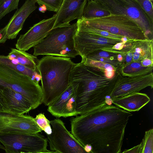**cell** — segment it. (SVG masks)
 I'll list each match as a JSON object with an SVG mask.
<instances>
[{
  "instance_id": "9a60e30c",
  "label": "cell",
  "mask_w": 153,
  "mask_h": 153,
  "mask_svg": "<svg viewBox=\"0 0 153 153\" xmlns=\"http://www.w3.org/2000/svg\"><path fill=\"white\" fill-rule=\"evenodd\" d=\"M87 0H63L56 14V18L53 29L71 25L70 22L75 19L83 18V12Z\"/></svg>"
},
{
  "instance_id": "83f0119b",
  "label": "cell",
  "mask_w": 153,
  "mask_h": 153,
  "mask_svg": "<svg viewBox=\"0 0 153 153\" xmlns=\"http://www.w3.org/2000/svg\"><path fill=\"white\" fill-rule=\"evenodd\" d=\"M63 0H36L39 6L44 5L47 10L57 12L60 8Z\"/></svg>"
},
{
  "instance_id": "8d00e7d4",
  "label": "cell",
  "mask_w": 153,
  "mask_h": 153,
  "mask_svg": "<svg viewBox=\"0 0 153 153\" xmlns=\"http://www.w3.org/2000/svg\"><path fill=\"white\" fill-rule=\"evenodd\" d=\"M126 37H124L122 39V42H123V43L126 42L128 40Z\"/></svg>"
},
{
  "instance_id": "836d02e7",
  "label": "cell",
  "mask_w": 153,
  "mask_h": 153,
  "mask_svg": "<svg viewBox=\"0 0 153 153\" xmlns=\"http://www.w3.org/2000/svg\"><path fill=\"white\" fill-rule=\"evenodd\" d=\"M39 11L42 13H44L47 10L46 7L44 5L40 6L39 8Z\"/></svg>"
},
{
  "instance_id": "f35d334b",
  "label": "cell",
  "mask_w": 153,
  "mask_h": 153,
  "mask_svg": "<svg viewBox=\"0 0 153 153\" xmlns=\"http://www.w3.org/2000/svg\"><path fill=\"white\" fill-rule=\"evenodd\" d=\"M21 153H32L31 152H27V153H25V152H21Z\"/></svg>"
},
{
  "instance_id": "e575fe53",
  "label": "cell",
  "mask_w": 153,
  "mask_h": 153,
  "mask_svg": "<svg viewBox=\"0 0 153 153\" xmlns=\"http://www.w3.org/2000/svg\"><path fill=\"white\" fill-rule=\"evenodd\" d=\"M117 59L120 62L122 63L123 61V57L120 54H118L117 55Z\"/></svg>"
},
{
  "instance_id": "d590c367",
  "label": "cell",
  "mask_w": 153,
  "mask_h": 153,
  "mask_svg": "<svg viewBox=\"0 0 153 153\" xmlns=\"http://www.w3.org/2000/svg\"><path fill=\"white\" fill-rule=\"evenodd\" d=\"M36 153H59L56 151H53L48 150L47 151L44 152H39Z\"/></svg>"
},
{
  "instance_id": "4316f807",
  "label": "cell",
  "mask_w": 153,
  "mask_h": 153,
  "mask_svg": "<svg viewBox=\"0 0 153 153\" xmlns=\"http://www.w3.org/2000/svg\"><path fill=\"white\" fill-rule=\"evenodd\" d=\"M36 123L46 134L51 135L52 133L50 121L45 117L43 113H40L36 115L34 118Z\"/></svg>"
},
{
  "instance_id": "f546056e",
  "label": "cell",
  "mask_w": 153,
  "mask_h": 153,
  "mask_svg": "<svg viewBox=\"0 0 153 153\" xmlns=\"http://www.w3.org/2000/svg\"><path fill=\"white\" fill-rule=\"evenodd\" d=\"M140 146L139 144L131 149H125L123 152L120 153H139Z\"/></svg>"
},
{
  "instance_id": "ffe728a7",
  "label": "cell",
  "mask_w": 153,
  "mask_h": 153,
  "mask_svg": "<svg viewBox=\"0 0 153 153\" xmlns=\"http://www.w3.org/2000/svg\"><path fill=\"white\" fill-rule=\"evenodd\" d=\"M118 54L114 52L100 50L90 53L83 58L109 64L116 70L120 71L122 64L118 60Z\"/></svg>"
},
{
  "instance_id": "484cf974",
  "label": "cell",
  "mask_w": 153,
  "mask_h": 153,
  "mask_svg": "<svg viewBox=\"0 0 153 153\" xmlns=\"http://www.w3.org/2000/svg\"><path fill=\"white\" fill-rule=\"evenodd\" d=\"M19 0H0V20L11 11L18 9Z\"/></svg>"
},
{
  "instance_id": "44dd1931",
  "label": "cell",
  "mask_w": 153,
  "mask_h": 153,
  "mask_svg": "<svg viewBox=\"0 0 153 153\" xmlns=\"http://www.w3.org/2000/svg\"><path fill=\"white\" fill-rule=\"evenodd\" d=\"M0 63L28 76L32 80L38 83L41 80V77L39 73L30 68L10 59L7 56L0 55Z\"/></svg>"
},
{
  "instance_id": "4dcf8cb0",
  "label": "cell",
  "mask_w": 153,
  "mask_h": 153,
  "mask_svg": "<svg viewBox=\"0 0 153 153\" xmlns=\"http://www.w3.org/2000/svg\"><path fill=\"white\" fill-rule=\"evenodd\" d=\"M8 112L7 107L4 100L0 95V112Z\"/></svg>"
},
{
  "instance_id": "4fadbf2b",
  "label": "cell",
  "mask_w": 153,
  "mask_h": 153,
  "mask_svg": "<svg viewBox=\"0 0 153 153\" xmlns=\"http://www.w3.org/2000/svg\"><path fill=\"white\" fill-rule=\"evenodd\" d=\"M36 0H27L17 9L7 24L0 30V43L16 38L30 15L37 8Z\"/></svg>"
},
{
  "instance_id": "d4e9b609",
  "label": "cell",
  "mask_w": 153,
  "mask_h": 153,
  "mask_svg": "<svg viewBox=\"0 0 153 153\" xmlns=\"http://www.w3.org/2000/svg\"><path fill=\"white\" fill-rule=\"evenodd\" d=\"M139 153H153V129L146 131L140 144Z\"/></svg>"
},
{
  "instance_id": "5bb4252c",
  "label": "cell",
  "mask_w": 153,
  "mask_h": 153,
  "mask_svg": "<svg viewBox=\"0 0 153 153\" xmlns=\"http://www.w3.org/2000/svg\"><path fill=\"white\" fill-rule=\"evenodd\" d=\"M148 87H153L152 72L135 77L123 76L117 83L110 95L111 101L116 98L139 92Z\"/></svg>"
},
{
  "instance_id": "e0dca14e",
  "label": "cell",
  "mask_w": 153,
  "mask_h": 153,
  "mask_svg": "<svg viewBox=\"0 0 153 153\" xmlns=\"http://www.w3.org/2000/svg\"><path fill=\"white\" fill-rule=\"evenodd\" d=\"M0 95L8 112L24 114L33 109L31 103L23 95L10 88L0 86Z\"/></svg>"
},
{
  "instance_id": "5b68a950",
  "label": "cell",
  "mask_w": 153,
  "mask_h": 153,
  "mask_svg": "<svg viewBox=\"0 0 153 153\" xmlns=\"http://www.w3.org/2000/svg\"><path fill=\"white\" fill-rule=\"evenodd\" d=\"M0 86L10 88L23 95L33 109L43 103L42 93L39 83L28 76L0 63Z\"/></svg>"
},
{
  "instance_id": "6da1fadb",
  "label": "cell",
  "mask_w": 153,
  "mask_h": 153,
  "mask_svg": "<svg viewBox=\"0 0 153 153\" xmlns=\"http://www.w3.org/2000/svg\"><path fill=\"white\" fill-rule=\"evenodd\" d=\"M71 119V133L91 153H120L131 113L108 104Z\"/></svg>"
},
{
  "instance_id": "3957f363",
  "label": "cell",
  "mask_w": 153,
  "mask_h": 153,
  "mask_svg": "<svg viewBox=\"0 0 153 153\" xmlns=\"http://www.w3.org/2000/svg\"><path fill=\"white\" fill-rule=\"evenodd\" d=\"M76 64L68 57L46 56L39 59L37 68L41 77L44 105L48 106L69 87Z\"/></svg>"
},
{
  "instance_id": "9c48e42d",
  "label": "cell",
  "mask_w": 153,
  "mask_h": 153,
  "mask_svg": "<svg viewBox=\"0 0 153 153\" xmlns=\"http://www.w3.org/2000/svg\"><path fill=\"white\" fill-rule=\"evenodd\" d=\"M52 130L46 134L50 149L59 153H91L67 130L59 119L50 121Z\"/></svg>"
},
{
  "instance_id": "603a6c76",
  "label": "cell",
  "mask_w": 153,
  "mask_h": 153,
  "mask_svg": "<svg viewBox=\"0 0 153 153\" xmlns=\"http://www.w3.org/2000/svg\"><path fill=\"white\" fill-rule=\"evenodd\" d=\"M110 13L104 9L97 0H87L83 12V18L90 19L109 16Z\"/></svg>"
},
{
  "instance_id": "2e32d148",
  "label": "cell",
  "mask_w": 153,
  "mask_h": 153,
  "mask_svg": "<svg viewBox=\"0 0 153 153\" xmlns=\"http://www.w3.org/2000/svg\"><path fill=\"white\" fill-rule=\"evenodd\" d=\"M47 110L57 118L78 115L76 110L75 90L74 86L71 84L59 98L48 106Z\"/></svg>"
},
{
  "instance_id": "1f68e13d",
  "label": "cell",
  "mask_w": 153,
  "mask_h": 153,
  "mask_svg": "<svg viewBox=\"0 0 153 153\" xmlns=\"http://www.w3.org/2000/svg\"><path fill=\"white\" fill-rule=\"evenodd\" d=\"M141 62L142 65L144 67H149L153 66V60L148 58H146L143 59L141 61Z\"/></svg>"
},
{
  "instance_id": "cb8c5ba5",
  "label": "cell",
  "mask_w": 153,
  "mask_h": 153,
  "mask_svg": "<svg viewBox=\"0 0 153 153\" xmlns=\"http://www.w3.org/2000/svg\"><path fill=\"white\" fill-rule=\"evenodd\" d=\"M76 23L77 27V30L80 32L95 34L104 37L121 41L122 39L124 37L91 27L81 22L79 20H77Z\"/></svg>"
},
{
  "instance_id": "8992f818",
  "label": "cell",
  "mask_w": 153,
  "mask_h": 153,
  "mask_svg": "<svg viewBox=\"0 0 153 153\" xmlns=\"http://www.w3.org/2000/svg\"><path fill=\"white\" fill-rule=\"evenodd\" d=\"M91 27L133 40L149 39L134 21L123 15L110 14L104 17L78 20Z\"/></svg>"
},
{
  "instance_id": "74e56055",
  "label": "cell",
  "mask_w": 153,
  "mask_h": 153,
  "mask_svg": "<svg viewBox=\"0 0 153 153\" xmlns=\"http://www.w3.org/2000/svg\"><path fill=\"white\" fill-rule=\"evenodd\" d=\"M0 149L5 150V148L4 146L2 145L0 142Z\"/></svg>"
},
{
  "instance_id": "277c9868",
  "label": "cell",
  "mask_w": 153,
  "mask_h": 153,
  "mask_svg": "<svg viewBox=\"0 0 153 153\" xmlns=\"http://www.w3.org/2000/svg\"><path fill=\"white\" fill-rule=\"evenodd\" d=\"M76 23L52 29L42 41L33 47V55H45L74 58L79 55L75 47Z\"/></svg>"
},
{
  "instance_id": "7c38bea8",
  "label": "cell",
  "mask_w": 153,
  "mask_h": 153,
  "mask_svg": "<svg viewBox=\"0 0 153 153\" xmlns=\"http://www.w3.org/2000/svg\"><path fill=\"white\" fill-rule=\"evenodd\" d=\"M76 49L82 58L95 51L110 48L121 41L77 30L74 37Z\"/></svg>"
},
{
  "instance_id": "7a4b0ae2",
  "label": "cell",
  "mask_w": 153,
  "mask_h": 153,
  "mask_svg": "<svg viewBox=\"0 0 153 153\" xmlns=\"http://www.w3.org/2000/svg\"><path fill=\"white\" fill-rule=\"evenodd\" d=\"M123 77L119 71L108 72L82 62L76 63L71 74L70 84L75 88L76 110L78 115L107 104V97Z\"/></svg>"
},
{
  "instance_id": "f1b7e54d",
  "label": "cell",
  "mask_w": 153,
  "mask_h": 153,
  "mask_svg": "<svg viewBox=\"0 0 153 153\" xmlns=\"http://www.w3.org/2000/svg\"><path fill=\"white\" fill-rule=\"evenodd\" d=\"M137 1L153 23V9L152 1L137 0Z\"/></svg>"
},
{
  "instance_id": "ba28073f",
  "label": "cell",
  "mask_w": 153,
  "mask_h": 153,
  "mask_svg": "<svg viewBox=\"0 0 153 153\" xmlns=\"http://www.w3.org/2000/svg\"><path fill=\"white\" fill-rule=\"evenodd\" d=\"M47 138L39 133H0V142L5 148V153L31 152L47 151Z\"/></svg>"
},
{
  "instance_id": "ac0fdd59",
  "label": "cell",
  "mask_w": 153,
  "mask_h": 153,
  "mask_svg": "<svg viewBox=\"0 0 153 153\" xmlns=\"http://www.w3.org/2000/svg\"><path fill=\"white\" fill-rule=\"evenodd\" d=\"M150 100L146 94L137 92L115 98L111 101L117 107L130 112L139 111Z\"/></svg>"
},
{
  "instance_id": "30bf717a",
  "label": "cell",
  "mask_w": 153,
  "mask_h": 153,
  "mask_svg": "<svg viewBox=\"0 0 153 153\" xmlns=\"http://www.w3.org/2000/svg\"><path fill=\"white\" fill-rule=\"evenodd\" d=\"M42 131L31 116L8 112H0V133L34 134Z\"/></svg>"
},
{
  "instance_id": "d6986e66",
  "label": "cell",
  "mask_w": 153,
  "mask_h": 153,
  "mask_svg": "<svg viewBox=\"0 0 153 153\" xmlns=\"http://www.w3.org/2000/svg\"><path fill=\"white\" fill-rule=\"evenodd\" d=\"M11 50L7 56L10 59L30 68L39 73L37 68V65L39 59L36 57L26 51L19 50L16 49L11 48Z\"/></svg>"
},
{
  "instance_id": "7402d4cb",
  "label": "cell",
  "mask_w": 153,
  "mask_h": 153,
  "mask_svg": "<svg viewBox=\"0 0 153 153\" xmlns=\"http://www.w3.org/2000/svg\"><path fill=\"white\" fill-rule=\"evenodd\" d=\"M153 66H143L140 62L132 61L122 66L120 71L124 77H135L145 75L152 72Z\"/></svg>"
},
{
  "instance_id": "52a82bcc",
  "label": "cell",
  "mask_w": 153,
  "mask_h": 153,
  "mask_svg": "<svg viewBox=\"0 0 153 153\" xmlns=\"http://www.w3.org/2000/svg\"><path fill=\"white\" fill-rule=\"evenodd\" d=\"M97 0L110 14L123 15L131 19L137 24L148 39V36L152 38V22L137 0Z\"/></svg>"
},
{
  "instance_id": "8fae6325",
  "label": "cell",
  "mask_w": 153,
  "mask_h": 153,
  "mask_svg": "<svg viewBox=\"0 0 153 153\" xmlns=\"http://www.w3.org/2000/svg\"><path fill=\"white\" fill-rule=\"evenodd\" d=\"M56 14L34 25L25 33L20 35L15 44L16 49L24 51L28 50L42 41L53 29Z\"/></svg>"
},
{
  "instance_id": "d6a6232c",
  "label": "cell",
  "mask_w": 153,
  "mask_h": 153,
  "mask_svg": "<svg viewBox=\"0 0 153 153\" xmlns=\"http://www.w3.org/2000/svg\"><path fill=\"white\" fill-rule=\"evenodd\" d=\"M123 42H121L116 44L111 48L115 50L120 51L123 48Z\"/></svg>"
}]
</instances>
